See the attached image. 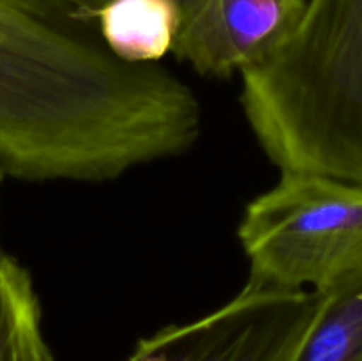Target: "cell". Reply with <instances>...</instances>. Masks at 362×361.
I'll use <instances>...</instances> for the list:
<instances>
[{
  "label": "cell",
  "instance_id": "1",
  "mask_svg": "<svg viewBox=\"0 0 362 361\" xmlns=\"http://www.w3.org/2000/svg\"><path fill=\"white\" fill-rule=\"evenodd\" d=\"M59 0H0V170L27 183H105L177 154L189 91L156 64H127Z\"/></svg>",
  "mask_w": 362,
  "mask_h": 361
},
{
  "label": "cell",
  "instance_id": "2",
  "mask_svg": "<svg viewBox=\"0 0 362 361\" xmlns=\"http://www.w3.org/2000/svg\"><path fill=\"white\" fill-rule=\"evenodd\" d=\"M239 74L244 115L279 173L362 184V0H306L290 34Z\"/></svg>",
  "mask_w": 362,
  "mask_h": 361
},
{
  "label": "cell",
  "instance_id": "3",
  "mask_svg": "<svg viewBox=\"0 0 362 361\" xmlns=\"http://www.w3.org/2000/svg\"><path fill=\"white\" fill-rule=\"evenodd\" d=\"M251 282L327 292L362 275V184L281 173L237 229Z\"/></svg>",
  "mask_w": 362,
  "mask_h": 361
},
{
  "label": "cell",
  "instance_id": "4",
  "mask_svg": "<svg viewBox=\"0 0 362 361\" xmlns=\"http://www.w3.org/2000/svg\"><path fill=\"white\" fill-rule=\"evenodd\" d=\"M324 294L247 280L211 314L141 338L126 361H293Z\"/></svg>",
  "mask_w": 362,
  "mask_h": 361
},
{
  "label": "cell",
  "instance_id": "5",
  "mask_svg": "<svg viewBox=\"0 0 362 361\" xmlns=\"http://www.w3.org/2000/svg\"><path fill=\"white\" fill-rule=\"evenodd\" d=\"M306 0H184L172 53L198 74L230 78L278 46Z\"/></svg>",
  "mask_w": 362,
  "mask_h": 361
},
{
  "label": "cell",
  "instance_id": "6",
  "mask_svg": "<svg viewBox=\"0 0 362 361\" xmlns=\"http://www.w3.org/2000/svg\"><path fill=\"white\" fill-rule=\"evenodd\" d=\"M103 45L127 64H154L172 53L179 0H105L95 11Z\"/></svg>",
  "mask_w": 362,
  "mask_h": 361
},
{
  "label": "cell",
  "instance_id": "7",
  "mask_svg": "<svg viewBox=\"0 0 362 361\" xmlns=\"http://www.w3.org/2000/svg\"><path fill=\"white\" fill-rule=\"evenodd\" d=\"M0 361H53L42 311L23 264L0 251Z\"/></svg>",
  "mask_w": 362,
  "mask_h": 361
},
{
  "label": "cell",
  "instance_id": "8",
  "mask_svg": "<svg viewBox=\"0 0 362 361\" xmlns=\"http://www.w3.org/2000/svg\"><path fill=\"white\" fill-rule=\"evenodd\" d=\"M293 361H362V275L327 290Z\"/></svg>",
  "mask_w": 362,
  "mask_h": 361
},
{
  "label": "cell",
  "instance_id": "9",
  "mask_svg": "<svg viewBox=\"0 0 362 361\" xmlns=\"http://www.w3.org/2000/svg\"><path fill=\"white\" fill-rule=\"evenodd\" d=\"M4 177H6V176H4V172H2V170H0V188H2V183H4Z\"/></svg>",
  "mask_w": 362,
  "mask_h": 361
},
{
  "label": "cell",
  "instance_id": "10",
  "mask_svg": "<svg viewBox=\"0 0 362 361\" xmlns=\"http://www.w3.org/2000/svg\"><path fill=\"white\" fill-rule=\"evenodd\" d=\"M180 2H184V0H179V4H180Z\"/></svg>",
  "mask_w": 362,
  "mask_h": 361
}]
</instances>
